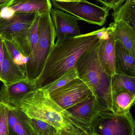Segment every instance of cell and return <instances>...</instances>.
Instances as JSON below:
<instances>
[{"mask_svg":"<svg viewBox=\"0 0 135 135\" xmlns=\"http://www.w3.org/2000/svg\"><path fill=\"white\" fill-rule=\"evenodd\" d=\"M101 31V28L56 42L40 75L34 81L36 89L48 85L67 70L75 67L82 55L96 47Z\"/></svg>","mask_w":135,"mask_h":135,"instance_id":"6da1fadb","label":"cell"},{"mask_svg":"<svg viewBox=\"0 0 135 135\" xmlns=\"http://www.w3.org/2000/svg\"><path fill=\"white\" fill-rule=\"evenodd\" d=\"M7 104L20 109L29 118L43 120L58 130L69 132L82 130L69 119L66 110L57 104L50 93L43 88L12 100Z\"/></svg>","mask_w":135,"mask_h":135,"instance_id":"7a4b0ae2","label":"cell"},{"mask_svg":"<svg viewBox=\"0 0 135 135\" xmlns=\"http://www.w3.org/2000/svg\"><path fill=\"white\" fill-rule=\"evenodd\" d=\"M96 47L82 55L75 67L78 78L91 89L100 112H112V78L102 70L97 55Z\"/></svg>","mask_w":135,"mask_h":135,"instance_id":"3957f363","label":"cell"},{"mask_svg":"<svg viewBox=\"0 0 135 135\" xmlns=\"http://www.w3.org/2000/svg\"><path fill=\"white\" fill-rule=\"evenodd\" d=\"M50 12L39 14V39L34 55L26 65L28 79L35 81L40 75L56 38L55 28Z\"/></svg>","mask_w":135,"mask_h":135,"instance_id":"277c9868","label":"cell"},{"mask_svg":"<svg viewBox=\"0 0 135 135\" xmlns=\"http://www.w3.org/2000/svg\"><path fill=\"white\" fill-rule=\"evenodd\" d=\"M135 122L131 112L117 115L111 112H100L92 123L93 135H135Z\"/></svg>","mask_w":135,"mask_h":135,"instance_id":"5b68a950","label":"cell"},{"mask_svg":"<svg viewBox=\"0 0 135 135\" xmlns=\"http://www.w3.org/2000/svg\"><path fill=\"white\" fill-rule=\"evenodd\" d=\"M54 8L71 14L89 23L103 26L109 15V9L100 7L86 0L61 2L51 0Z\"/></svg>","mask_w":135,"mask_h":135,"instance_id":"8992f818","label":"cell"},{"mask_svg":"<svg viewBox=\"0 0 135 135\" xmlns=\"http://www.w3.org/2000/svg\"><path fill=\"white\" fill-rule=\"evenodd\" d=\"M92 94L90 88L79 78L50 93L53 100L65 110Z\"/></svg>","mask_w":135,"mask_h":135,"instance_id":"52a82bcc","label":"cell"},{"mask_svg":"<svg viewBox=\"0 0 135 135\" xmlns=\"http://www.w3.org/2000/svg\"><path fill=\"white\" fill-rule=\"evenodd\" d=\"M66 110L67 116L77 127L90 132L94 119L100 112L93 94Z\"/></svg>","mask_w":135,"mask_h":135,"instance_id":"ba28073f","label":"cell"},{"mask_svg":"<svg viewBox=\"0 0 135 135\" xmlns=\"http://www.w3.org/2000/svg\"><path fill=\"white\" fill-rule=\"evenodd\" d=\"M115 43L111 27L102 28L96 47L97 55L102 70L111 77L116 74Z\"/></svg>","mask_w":135,"mask_h":135,"instance_id":"9c48e42d","label":"cell"},{"mask_svg":"<svg viewBox=\"0 0 135 135\" xmlns=\"http://www.w3.org/2000/svg\"><path fill=\"white\" fill-rule=\"evenodd\" d=\"M51 16L55 28L56 42L81 35L78 18L60 9L52 8Z\"/></svg>","mask_w":135,"mask_h":135,"instance_id":"30bf717a","label":"cell"},{"mask_svg":"<svg viewBox=\"0 0 135 135\" xmlns=\"http://www.w3.org/2000/svg\"><path fill=\"white\" fill-rule=\"evenodd\" d=\"M39 13L15 12L10 19L0 18V36L10 39L14 36L29 30Z\"/></svg>","mask_w":135,"mask_h":135,"instance_id":"8fae6325","label":"cell"},{"mask_svg":"<svg viewBox=\"0 0 135 135\" xmlns=\"http://www.w3.org/2000/svg\"><path fill=\"white\" fill-rule=\"evenodd\" d=\"M8 121L10 135H38L29 118L20 109L8 105Z\"/></svg>","mask_w":135,"mask_h":135,"instance_id":"7c38bea8","label":"cell"},{"mask_svg":"<svg viewBox=\"0 0 135 135\" xmlns=\"http://www.w3.org/2000/svg\"><path fill=\"white\" fill-rule=\"evenodd\" d=\"M3 49L4 57L1 70V81L3 84L10 85L27 79L26 73L22 68L13 61L4 43Z\"/></svg>","mask_w":135,"mask_h":135,"instance_id":"4fadbf2b","label":"cell"},{"mask_svg":"<svg viewBox=\"0 0 135 135\" xmlns=\"http://www.w3.org/2000/svg\"><path fill=\"white\" fill-rule=\"evenodd\" d=\"M34 81L24 79L8 85H2L0 90V98L2 102L8 104L10 101L20 98L36 89Z\"/></svg>","mask_w":135,"mask_h":135,"instance_id":"5bb4252c","label":"cell"},{"mask_svg":"<svg viewBox=\"0 0 135 135\" xmlns=\"http://www.w3.org/2000/svg\"><path fill=\"white\" fill-rule=\"evenodd\" d=\"M115 41H118L135 57V29L122 20L111 23Z\"/></svg>","mask_w":135,"mask_h":135,"instance_id":"9a60e30c","label":"cell"},{"mask_svg":"<svg viewBox=\"0 0 135 135\" xmlns=\"http://www.w3.org/2000/svg\"><path fill=\"white\" fill-rule=\"evenodd\" d=\"M115 42L116 74L135 77V57L121 43L118 41Z\"/></svg>","mask_w":135,"mask_h":135,"instance_id":"2e32d148","label":"cell"},{"mask_svg":"<svg viewBox=\"0 0 135 135\" xmlns=\"http://www.w3.org/2000/svg\"><path fill=\"white\" fill-rule=\"evenodd\" d=\"M51 0H12L7 6L15 12L42 14L50 12Z\"/></svg>","mask_w":135,"mask_h":135,"instance_id":"e0dca14e","label":"cell"},{"mask_svg":"<svg viewBox=\"0 0 135 135\" xmlns=\"http://www.w3.org/2000/svg\"><path fill=\"white\" fill-rule=\"evenodd\" d=\"M135 100V93L124 90L112 92V112L115 115H126L131 112Z\"/></svg>","mask_w":135,"mask_h":135,"instance_id":"ac0fdd59","label":"cell"},{"mask_svg":"<svg viewBox=\"0 0 135 135\" xmlns=\"http://www.w3.org/2000/svg\"><path fill=\"white\" fill-rule=\"evenodd\" d=\"M112 15L114 22L123 21L135 29V1L126 0Z\"/></svg>","mask_w":135,"mask_h":135,"instance_id":"d6986e66","label":"cell"},{"mask_svg":"<svg viewBox=\"0 0 135 135\" xmlns=\"http://www.w3.org/2000/svg\"><path fill=\"white\" fill-rule=\"evenodd\" d=\"M111 78L112 92L124 90L135 93V77L116 74Z\"/></svg>","mask_w":135,"mask_h":135,"instance_id":"ffe728a7","label":"cell"},{"mask_svg":"<svg viewBox=\"0 0 135 135\" xmlns=\"http://www.w3.org/2000/svg\"><path fill=\"white\" fill-rule=\"evenodd\" d=\"M78 78V74L77 69L76 67H73L67 70L56 80L42 88L50 93Z\"/></svg>","mask_w":135,"mask_h":135,"instance_id":"44dd1931","label":"cell"},{"mask_svg":"<svg viewBox=\"0 0 135 135\" xmlns=\"http://www.w3.org/2000/svg\"><path fill=\"white\" fill-rule=\"evenodd\" d=\"M3 39L4 44L14 62L22 68L26 73V65L28 58L26 57L21 53L17 47L12 40L6 39L3 38Z\"/></svg>","mask_w":135,"mask_h":135,"instance_id":"7402d4cb","label":"cell"},{"mask_svg":"<svg viewBox=\"0 0 135 135\" xmlns=\"http://www.w3.org/2000/svg\"><path fill=\"white\" fill-rule=\"evenodd\" d=\"M29 120L31 126L38 135H54L59 131L43 120L30 118Z\"/></svg>","mask_w":135,"mask_h":135,"instance_id":"603a6c76","label":"cell"},{"mask_svg":"<svg viewBox=\"0 0 135 135\" xmlns=\"http://www.w3.org/2000/svg\"><path fill=\"white\" fill-rule=\"evenodd\" d=\"M8 105L0 104V135H10L8 121Z\"/></svg>","mask_w":135,"mask_h":135,"instance_id":"cb8c5ba5","label":"cell"},{"mask_svg":"<svg viewBox=\"0 0 135 135\" xmlns=\"http://www.w3.org/2000/svg\"><path fill=\"white\" fill-rule=\"evenodd\" d=\"M109 9L117 10L126 0H97Z\"/></svg>","mask_w":135,"mask_h":135,"instance_id":"d4e9b609","label":"cell"},{"mask_svg":"<svg viewBox=\"0 0 135 135\" xmlns=\"http://www.w3.org/2000/svg\"><path fill=\"white\" fill-rule=\"evenodd\" d=\"M15 13V11L11 8L7 6H4L1 9L0 18L6 20L10 19L13 16Z\"/></svg>","mask_w":135,"mask_h":135,"instance_id":"484cf974","label":"cell"},{"mask_svg":"<svg viewBox=\"0 0 135 135\" xmlns=\"http://www.w3.org/2000/svg\"><path fill=\"white\" fill-rule=\"evenodd\" d=\"M3 39L0 36V81H1L2 65L4 57V49H3Z\"/></svg>","mask_w":135,"mask_h":135,"instance_id":"4316f807","label":"cell"},{"mask_svg":"<svg viewBox=\"0 0 135 135\" xmlns=\"http://www.w3.org/2000/svg\"><path fill=\"white\" fill-rule=\"evenodd\" d=\"M71 135H93L91 134L90 132H89L85 131H79L72 133Z\"/></svg>","mask_w":135,"mask_h":135,"instance_id":"83f0119b","label":"cell"},{"mask_svg":"<svg viewBox=\"0 0 135 135\" xmlns=\"http://www.w3.org/2000/svg\"><path fill=\"white\" fill-rule=\"evenodd\" d=\"M74 132H69L59 130L56 134H55L54 135H71L72 133H73Z\"/></svg>","mask_w":135,"mask_h":135,"instance_id":"f1b7e54d","label":"cell"},{"mask_svg":"<svg viewBox=\"0 0 135 135\" xmlns=\"http://www.w3.org/2000/svg\"><path fill=\"white\" fill-rule=\"evenodd\" d=\"M12 0H0V6L4 7L7 6Z\"/></svg>","mask_w":135,"mask_h":135,"instance_id":"f546056e","label":"cell"},{"mask_svg":"<svg viewBox=\"0 0 135 135\" xmlns=\"http://www.w3.org/2000/svg\"><path fill=\"white\" fill-rule=\"evenodd\" d=\"M54 1H57L66 2L70 1H75V0H54Z\"/></svg>","mask_w":135,"mask_h":135,"instance_id":"4dcf8cb0","label":"cell"},{"mask_svg":"<svg viewBox=\"0 0 135 135\" xmlns=\"http://www.w3.org/2000/svg\"><path fill=\"white\" fill-rule=\"evenodd\" d=\"M3 103L1 99V98H0V104H1V103Z\"/></svg>","mask_w":135,"mask_h":135,"instance_id":"1f68e13d","label":"cell"},{"mask_svg":"<svg viewBox=\"0 0 135 135\" xmlns=\"http://www.w3.org/2000/svg\"><path fill=\"white\" fill-rule=\"evenodd\" d=\"M2 7H1V6H0V12H1V9L2 8Z\"/></svg>","mask_w":135,"mask_h":135,"instance_id":"d6a6232c","label":"cell"},{"mask_svg":"<svg viewBox=\"0 0 135 135\" xmlns=\"http://www.w3.org/2000/svg\"><path fill=\"white\" fill-rule=\"evenodd\" d=\"M127 1H135V0H127Z\"/></svg>","mask_w":135,"mask_h":135,"instance_id":"836d02e7","label":"cell"}]
</instances>
